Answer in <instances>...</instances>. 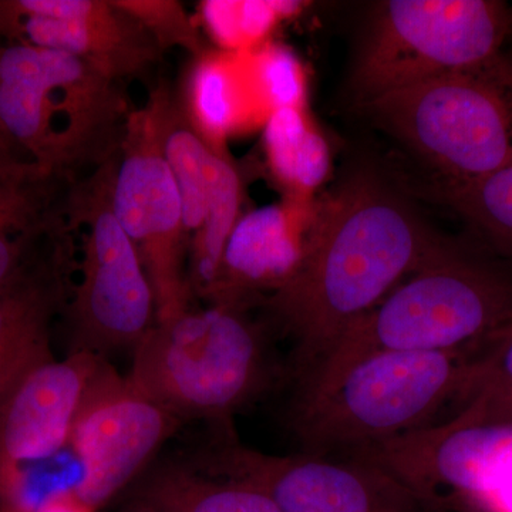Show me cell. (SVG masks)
<instances>
[{
  "label": "cell",
  "instance_id": "cell-4",
  "mask_svg": "<svg viewBox=\"0 0 512 512\" xmlns=\"http://www.w3.org/2000/svg\"><path fill=\"white\" fill-rule=\"evenodd\" d=\"M480 350L373 353L296 392L289 423L302 453L346 457L430 426Z\"/></svg>",
  "mask_w": 512,
  "mask_h": 512
},
{
  "label": "cell",
  "instance_id": "cell-13",
  "mask_svg": "<svg viewBox=\"0 0 512 512\" xmlns=\"http://www.w3.org/2000/svg\"><path fill=\"white\" fill-rule=\"evenodd\" d=\"M0 42L70 53L116 82L163 53L114 0H0Z\"/></svg>",
  "mask_w": 512,
  "mask_h": 512
},
{
  "label": "cell",
  "instance_id": "cell-26",
  "mask_svg": "<svg viewBox=\"0 0 512 512\" xmlns=\"http://www.w3.org/2000/svg\"><path fill=\"white\" fill-rule=\"evenodd\" d=\"M252 86L256 97L271 111L306 109L308 77L299 57L286 46H259L252 56Z\"/></svg>",
  "mask_w": 512,
  "mask_h": 512
},
{
  "label": "cell",
  "instance_id": "cell-25",
  "mask_svg": "<svg viewBox=\"0 0 512 512\" xmlns=\"http://www.w3.org/2000/svg\"><path fill=\"white\" fill-rule=\"evenodd\" d=\"M436 191L439 200L512 261V165L477 183Z\"/></svg>",
  "mask_w": 512,
  "mask_h": 512
},
{
  "label": "cell",
  "instance_id": "cell-20",
  "mask_svg": "<svg viewBox=\"0 0 512 512\" xmlns=\"http://www.w3.org/2000/svg\"><path fill=\"white\" fill-rule=\"evenodd\" d=\"M151 114L161 153L173 174L183 201L185 228L194 234L204 220L212 148L198 133L184 101L167 86L151 92L146 104Z\"/></svg>",
  "mask_w": 512,
  "mask_h": 512
},
{
  "label": "cell",
  "instance_id": "cell-22",
  "mask_svg": "<svg viewBox=\"0 0 512 512\" xmlns=\"http://www.w3.org/2000/svg\"><path fill=\"white\" fill-rule=\"evenodd\" d=\"M188 80V116L208 146L227 156V140L241 117L242 94L234 64L227 57H197Z\"/></svg>",
  "mask_w": 512,
  "mask_h": 512
},
{
  "label": "cell",
  "instance_id": "cell-14",
  "mask_svg": "<svg viewBox=\"0 0 512 512\" xmlns=\"http://www.w3.org/2000/svg\"><path fill=\"white\" fill-rule=\"evenodd\" d=\"M103 360L70 352L49 360L0 400V512H10L28 473L70 447L74 421Z\"/></svg>",
  "mask_w": 512,
  "mask_h": 512
},
{
  "label": "cell",
  "instance_id": "cell-2",
  "mask_svg": "<svg viewBox=\"0 0 512 512\" xmlns=\"http://www.w3.org/2000/svg\"><path fill=\"white\" fill-rule=\"evenodd\" d=\"M512 326V266L448 245L350 326L296 392L379 352L483 349Z\"/></svg>",
  "mask_w": 512,
  "mask_h": 512
},
{
  "label": "cell",
  "instance_id": "cell-29",
  "mask_svg": "<svg viewBox=\"0 0 512 512\" xmlns=\"http://www.w3.org/2000/svg\"><path fill=\"white\" fill-rule=\"evenodd\" d=\"M121 512H158L153 510V508L147 507V505L138 503V501L130 500V503L124 507V510Z\"/></svg>",
  "mask_w": 512,
  "mask_h": 512
},
{
  "label": "cell",
  "instance_id": "cell-12",
  "mask_svg": "<svg viewBox=\"0 0 512 512\" xmlns=\"http://www.w3.org/2000/svg\"><path fill=\"white\" fill-rule=\"evenodd\" d=\"M181 421L103 360L74 421L77 497L93 511L146 471Z\"/></svg>",
  "mask_w": 512,
  "mask_h": 512
},
{
  "label": "cell",
  "instance_id": "cell-8",
  "mask_svg": "<svg viewBox=\"0 0 512 512\" xmlns=\"http://www.w3.org/2000/svg\"><path fill=\"white\" fill-rule=\"evenodd\" d=\"M120 154L84 178L66 184L63 215L82 231L79 284L67 305L72 352L104 359L136 349L156 325L153 289L136 248L113 210V184Z\"/></svg>",
  "mask_w": 512,
  "mask_h": 512
},
{
  "label": "cell",
  "instance_id": "cell-28",
  "mask_svg": "<svg viewBox=\"0 0 512 512\" xmlns=\"http://www.w3.org/2000/svg\"><path fill=\"white\" fill-rule=\"evenodd\" d=\"M36 512H96L84 504L74 491H63L50 497Z\"/></svg>",
  "mask_w": 512,
  "mask_h": 512
},
{
  "label": "cell",
  "instance_id": "cell-17",
  "mask_svg": "<svg viewBox=\"0 0 512 512\" xmlns=\"http://www.w3.org/2000/svg\"><path fill=\"white\" fill-rule=\"evenodd\" d=\"M66 184L22 156L0 133V286L63 224Z\"/></svg>",
  "mask_w": 512,
  "mask_h": 512
},
{
  "label": "cell",
  "instance_id": "cell-1",
  "mask_svg": "<svg viewBox=\"0 0 512 512\" xmlns=\"http://www.w3.org/2000/svg\"><path fill=\"white\" fill-rule=\"evenodd\" d=\"M448 245L366 171L316 201L301 264L259 299L269 323L292 342L289 375H309L353 323Z\"/></svg>",
  "mask_w": 512,
  "mask_h": 512
},
{
  "label": "cell",
  "instance_id": "cell-15",
  "mask_svg": "<svg viewBox=\"0 0 512 512\" xmlns=\"http://www.w3.org/2000/svg\"><path fill=\"white\" fill-rule=\"evenodd\" d=\"M74 232L67 221L0 286V400L53 359L50 333L73 295Z\"/></svg>",
  "mask_w": 512,
  "mask_h": 512
},
{
  "label": "cell",
  "instance_id": "cell-23",
  "mask_svg": "<svg viewBox=\"0 0 512 512\" xmlns=\"http://www.w3.org/2000/svg\"><path fill=\"white\" fill-rule=\"evenodd\" d=\"M453 404L470 419L512 417V326L473 356Z\"/></svg>",
  "mask_w": 512,
  "mask_h": 512
},
{
  "label": "cell",
  "instance_id": "cell-5",
  "mask_svg": "<svg viewBox=\"0 0 512 512\" xmlns=\"http://www.w3.org/2000/svg\"><path fill=\"white\" fill-rule=\"evenodd\" d=\"M264 333L244 309L210 305L156 323L133 350L128 382L184 420L227 426L275 377Z\"/></svg>",
  "mask_w": 512,
  "mask_h": 512
},
{
  "label": "cell",
  "instance_id": "cell-21",
  "mask_svg": "<svg viewBox=\"0 0 512 512\" xmlns=\"http://www.w3.org/2000/svg\"><path fill=\"white\" fill-rule=\"evenodd\" d=\"M241 177L228 156L212 150L208 200L201 227L192 234L188 279L192 295L208 298L218 275L229 235L241 218Z\"/></svg>",
  "mask_w": 512,
  "mask_h": 512
},
{
  "label": "cell",
  "instance_id": "cell-19",
  "mask_svg": "<svg viewBox=\"0 0 512 512\" xmlns=\"http://www.w3.org/2000/svg\"><path fill=\"white\" fill-rule=\"evenodd\" d=\"M266 164L285 200L312 204L332 168L325 136L306 109L271 111L264 124Z\"/></svg>",
  "mask_w": 512,
  "mask_h": 512
},
{
  "label": "cell",
  "instance_id": "cell-7",
  "mask_svg": "<svg viewBox=\"0 0 512 512\" xmlns=\"http://www.w3.org/2000/svg\"><path fill=\"white\" fill-rule=\"evenodd\" d=\"M511 28L495 0H390L376 5L357 53L350 89L360 104L454 73L507 62Z\"/></svg>",
  "mask_w": 512,
  "mask_h": 512
},
{
  "label": "cell",
  "instance_id": "cell-27",
  "mask_svg": "<svg viewBox=\"0 0 512 512\" xmlns=\"http://www.w3.org/2000/svg\"><path fill=\"white\" fill-rule=\"evenodd\" d=\"M116 5L133 16L153 37L161 52L168 49L187 50L195 57L205 53L200 32L192 22L183 3L177 0H114Z\"/></svg>",
  "mask_w": 512,
  "mask_h": 512
},
{
  "label": "cell",
  "instance_id": "cell-24",
  "mask_svg": "<svg viewBox=\"0 0 512 512\" xmlns=\"http://www.w3.org/2000/svg\"><path fill=\"white\" fill-rule=\"evenodd\" d=\"M301 9L302 3L293 0H207L201 3V16L225 52L241 53L258 49L281 20Z\"/></svg>",
  "mask_w": 512,
  "mask_h": 512
},
{
  "label": "cell",
  "instance_id": "cell-9",
  "mask_svg": "<svg viewBox=\"0 0 512 512\" xmlns=\"http://www.w3.org/2000/svg\"><path fill=\"white\" fill-rule=\"evenodd\" d=\"M373 458L431 512H512V417L454 414L380 444Z\"/></svg>",
  "mask_w": 512,
  "mask_h": 512
},
{
  "label": "cell",
  "instance_id": "cell-6",
  "mask_svg": "<svg viewBox=\"0 0 512 512\" xmlns=\"http://www.w3.org/2000/svg\"><path fill=\"white\" fill-rule=\"evenodd\" d=\"M440 180L436 190L477 183L512 165V69L454 73L362 104Z\"/></svg>",
  "mask_w": 512,
  "mask_h": 512
},
{
  "label": "cell",
  "instance_id": "cell-11",
  "mask_svg": "<svg viewBox=\"0 0 512 512\" xmlns=\"http://www.w3.org/2000/svg\"><path fill=\"white\" fill-rule=\"evenodd\" d=\"M188 461L212 476L254 485L282 512H431L392 474L360 458L272 456L228 436Z\"/></svg>",
  "mask_w": 512,
  "mask_h": 512
},
{
  "label": "cell",
  "instance_id": "cell-18",
  "mask_svg": "<svg viewBox=\"0 0 512 512\" xmlns=\"http://www.w3.org/2000/svg\"><path fill=\"white\" fill-rule=\"evenodd\" d=\"M131 500L158 512H282L265 491L204 473L188 460L161 461L144 471Z\"/></svg>",
  "mask_w": 512,
  "mask_h": 512
},
{
  "label": "cell",
  "instance_id": "cell-10",
  "mask_svg": "<svg viewBox=\"0 0 512 512\" xmlns=\"http://www.w3.org/2000/svg\"><path fill=\"white\" fill-rule=\"evenodd\" d=\"M111 202L146 269L156 323L191 311L183 201L146 106L128 116Z\"/></svg>",
  "mask_w": 512,
  "mask_h": 512
},
{
  "label": "cell",
  "instance_id": "cell-30",
  "mask_svg": "<svg viewBox=\"0 0 512 512\" xmlns=\"http://www.w3.org/2000/svg\"><path fill=\"white\" fill-rule=\"evenodd\" d=\"M510 64H511V69H512V62H510Z\"/></svg>",
  "mask_w": 512,
  "mask_h": 512
},
{
  "label": "cell",
  "instance_id": "cell-3",
  "mask_svg": "<svg viewBox=\"0 0 512 512\" xmlns=\"http://www.w3.org/2000/svg\"><path fill=\"white\" fill-rule=\"evenodd\" d=\"M117 83L70 53L0 42V133L69 183L120 154L131 111Z\"/></svg>",
  "mask_w": 512,
  "mask_h": 512
},
{
  "label": "cell",
  "instance_id": "cell-16",
  "mask_svg": "<svg viewBox=\"0 0 512 512\" xmlns=\"http://www.w3.org/2000/svg\"><path fill=\"white\" fill-rule=\"evenodd\" d=\"M315 202L284 198L241 215L208 295L211 305L245 309L259 293L268 295L284 285L301 264Z\"/></svg>",
  "mask_w": 512,
  "mask_h": 512
}]
</instances>
